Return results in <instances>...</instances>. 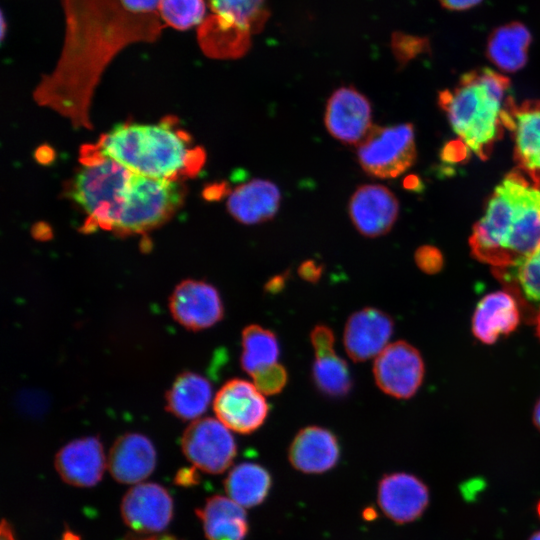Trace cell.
Masks as SVG:
<instances>
[{"label":"cell","mask_w":540,"mask_h":540,"mask_svg":"<svg viewBox=\"0 0 540 540\" xmlns=\"http://www.w3.org/2000/svg\"><path fill=\"white\" fill-rule=\"evenodd\" d=\"M65 16L63 48L55 68L33 90V100L91 129V103L109 63L125 47L156 41L165 28L158 13L135 14L121 0H60Z\"/></svg>","instance_id":"1"},{"label":"cell","mask_w":540,"mask_h":540,"mask_svg":"<svg viewBox=\"0 0 540 540\" xmlns=\"http://www.w3.org/2000/svg\"><path fill=\"white\" fill-rule=\"evenodd\" d=\"M540 245V173L520 167L495 187L469 238L472 256L493 269L509 268Z\"/></svg>","instance_id":"2"},{"label":"cell","mask_w":540,"mask_h":540,"mask_svg":"<svg viewBox=\"0 0 540 540\" xmlns=\"http://www.w3.org/2000/svg\"><path fill=\"white\" fill-rule=\"evenodd\" d=\"M94 145L135 173L172 181L195 178L207 159L205 149L194 143L172 115L156 123L116 124Z\"/></svg>","instance_id":"3"},{"label":"cell","mask_w":540,"mask_h":540,"mask_svg":"<svg viewBox=\"0 0 540 540\" xmlns=\"http://www.w3.org/2000/svg\"><path fill=\"white\" fill-rule=\"evenodd\" d=\"M510 80L488 68L464 74L456 87L440 93L439 102L454 132L481 159H487L501 136Z\"/></svg>","instance_id":"4"},{"label":"cell","mask_w":540,"mask_h":540,"mask_svg":"<svg viewBox=\"0 0 540 540\" xmlns=\"http://www.w3.org/2000/svg\"><path fill=\"white\" fill-rule=\"evenodd\" d=\"M80 167L66 196L85 214L82 231H113L133 171L102 154L94 143L80 148Z\"/></svg>","instance_id":"5"},{"label":"cell","mask_w":540,"mask_h":540,"mask_svg":"<svg viewBox=\"0 0 540 540\" xmlns=\"http://www.w3.org/2000/svg\"><path fill=\"white\" fill-rule=\"evenodd\" d=\"M181 181L133 173L113 232L120 236L143 234L170 220L183 205Z\"/></svg>","instance_id":"6"},{"label":"cell","mask_w":540,"mask_h":540,"mask_svg":"<svg viewBox=\"0 0 540 540\" xmlns=\"http://www.w3.org/2000/svg\"><path fill=\"white\" fill-rule=\"evenodd\" d=\"M357 158L363 171L376 178H395L407 171L416 160L413 125H373L357 145Z\"/></svg>","instance_id":"7"},{"label":"cell","mask_w":540,"mask_h":540,"mask_svg":"<svg viewBox=\"0 0 540 540\" xmlns=\"http://www.w3.org/2000/svg\"><path fill=\"white\" fill-rule=\"evenodd\" d=\"M181 444L187 459L198 469L211 474L224 472L237 453L229 429L211 417L191 422L183 433Z\"/></svg>","instance_id":"8"},{"label":"cell","mask_w":540,"mask_h":540,"mask_svg":"<svg viewBox=\"0 0 540 540\" xmlns=\"http://www.w3.org/2000/svg\"><path fill=\"white\" fill-rule=\"evenodd\" d=\"M425 374L423 358L414 346L399 340L375 358L373 375L378 388L397 399H409L419 390Z\"/></svg>","instance_id":"9"},{"label":"cell","mask_w":540,"mask_h":540,"mask_svg":"<svg viewBox=\"0 0 540 540\" xmlns=\"http://www.w3.org/2000/svg\"><path fill=\"white\" fill-rule=\"evenodd\" d=\"M213 410L228 429L250 434L265 422L269 406L257 387L246 380H228L216 393Z\"/></svg>","instance_id":"10"},{"label":"cell","mask_w":540,"mask_h":540,"mask_svg":"<svg viewBox=\"0 0 540 540\" xmlns=\"http://www.w3.org/2000/svg\"><path fill=\"white\" fill-rule=\"evenodd\" d=\"M324 124L335 139L358 145L373 126L370 101L353 86L339 87L327 101Z\"/></svg>","instance_id":"11"},{"label":"cell","mask_w":540,"mask_h":540,"mask_svg":"<svg viewBox=\"0 0 540 540\" xmlns=\"http://www.w3.org/2000/svg\"><path fill=\"white\" fill-rule=\"evenodd\" d=\"M169 309L180 325L193 331L215 325L224 314L218 290L207 282L193 279L184 280L175 287Z\"/></svg>","instance_id":"12"},{"label":"cell","mask_w":540,"mask_h":540,"mask_svg":"<svg viewBox=\"0 0 540 540\" xmlns=\"http://www.w3.org/2000/svg\"><path fill=\"white\" fill-rule=\"evenodd\" d=\"M348 212L354 227L365 237L387 234L397 220L399 202L380 184H364L352 194Z\"/></svg>","instance_id":"13"},{"label":"cell","mask_w":540,"mask_h":540,"mask_svg":"<svg viewBox=\"0 0 540 540\" xmlns=\"http://www.w3.org/2000/svg\"><path fill=\"white\" fill-rule=\"evenodd\" d=\"M391 316L374 307H365L351 314L346 321L343 343L354 362H364L378 356L393 334Z\"/></svg>","instance_id":"14"},{"label":"cell","mask_w":540,"mask_h":540,"mask_svg":"<svg viewBox=\"0 0 540 540\" xmlns=\"http://www.w3.org/2000/svg\"><path fill=\"white\" fill-rule=\"evenodd\" d=\"M378 504L383 513L398 524L415 521L426 510L429 490L418 477L404 472L385 475L379 482Z\"/></svg>","instance_id":"15"},{"label":"cell","mask_w":540,"mask_h":540,"mask_svg":"<svg viewBox=\"0 0 540 540\" xmlns=\"http://www.w3.org/2000/svg\"><path fill=\"white\" fill-rule=\"evenodd\" d=\"M121 514L124 522L137 532H160L171 521L172 499L162 486L141 483L132 487L124 496Z\"/></svg>","instance_id":"16"},{"label":"cell","mask_w":540,"mask_h":540,"mask_svg":"<svg viewBox=\"0 0 540 540\" xmlns=\"http://www.w3.org/2000/svg\"><path fill=\"white\" fill-rule=\"evenodd\" d=\"M315 352L312 378L321 393L332 398H342L352 388L349 367L334 350L335 337L326 325H317L310 334Z\"/></svg>","instance_id":"17"},{"label":"cell","mask_w":540,"mask_h":540,"mask_svg":"<svg viewBox=\"0 0 540 540\" xmlns=\"http://www.w3.org/2000/svg\"><path fill=\"white\" fill-rule=\"evenodd\" d=\"M504 126L513 134L514 155L519 167L540 173V101L517 105L509 98Z\"/></svg>","instance_id":"18"},{"label":"cell","mask_w":540,"mask_h":540,"mask_svg":"<svg viewBox=\"0 0 540 540\" xmlns=\"http://www.w3.org/2000/svg\"><path fill=\"white\" fill-rule=\"evenodd\" d=\"M106 466L100 441L95 437H84L63 446L55 457V467L68 484L90 487L102 478Z\"/></svg>","instance_id":"19"},{"label":"cell","mask_w":540,"mask_h":540,"mask_svg":"<svg viewBox=\"0 0 540 540\" xmlns=\"http://www.w3.org/2000/svg\"><path fill=\"white\" fill-rule=\"evenodd\" d=\"M292 466L308 474H319L332 469L340 457L336 435L320 426L302 428L292 440L288 450Z\"/></svg>","instance_id":"20"},{"label":"cell","mask_w":540,"mask_h":540,"mask_svg":"<svg viewBox=\"0 0 540 540\" xmlns=\"http://www.w3.org/2000/svg\"><path fill=\"white\" fill-rule=\"evenodd\" d=\"M156 451L144 435L127 433L114 442L107 460L108 469L115 480L135 484L147 478L154 470Z\"/></svg>","instance_id":"21"},{"label":"cell","mask_w":540,"mask_h":540,"mask_svg":"<svg viewBox=\"0 0 540 540\" xmlns=\"http://www.w3.org/2000/svg\"><path fill=\"white\" fill-rule=\"evenodd\" d=\"M521 312L515 297L506 291L485 295L472 316L473 335L484 344L495 343L519 325Z\"/></svg>","instance_id":"22"},{"label":"cell","mask_w":540,"mask_h":540,"mask_svg":"<svg viewBox=\"0 0 540 540\" xmlns=\"http://www.w3.org/2000/svg\"><path fill=\"white\" fill-rule=\"evenodd\" d=\"M280 200L277 185L265 179H252L232 190L226 206L236 221L254 225L271 220L278 212Z\"/></svg>","instance_id":"23"},{"label":"cell","mask_w":540,"mask_h":540,"mask_svg":"<svg viewBox=\"0 0 540 540\" xmlns=\"http://www.w3.org/2000/svg\"><path fill=\"white\" fill-rule=\"evenodd\" d=\"M208 540H244L248 521L242 506L220 495L207 499L197 510Z\"/></svg>","instance_id":"24"},{"label":"cell","mask_w":540,"mask_h":540,"mask_svg":"<svg viewBox=\"0 0 540 540\" xmlns=\"http://www.w3.org/2000/svg\"><path fill=\"white\" fill-rule=\"evenodd\" d=\"M252 34L208 15L197 28V40L209 58L227 60L244 56L251 46Z\"/></svg>","instance_id":"25"},{"label":"cell","mask_w":540,"mask_h":540,"mask_svg":"<svg viewBox=\"0 0 540 540\" xmlns=\"http://www.w3.org/2000/svg\"><path fill=\"white\" fill-rule=\"evenodd\" d=\"M212 387L203 376L194 372L180 374L166 395L167 410L183 420H196L208 408Z\"/></svg>","instance_id":"26"},{"label":"cell","mask_w":540,"mask_h":540,"mask_svg":"<svg viewBox=\"0 0 540 540\" xmlns=\"http://www.w3.org/2000/svg\"><path fill=\"white\" fill-rule=\"evenodd\" d=\"M531 34L520 23H509L494 30L487 44L491 62L506 72L521 69L527 62Z\"/></svg>","instance_id":"27"},{"label":"cell","mask_w":540,"mask_h":540,"mask_svg":"<svg viewBox=\"0 0 540 540\" xmlns=\"http://www.w3.org/2000/svg\"><path fill=\"white\" fill-rule=\"evenodd\" d=\"M272 485L271 475L257 463L243 462L236 465L224 481L229 498L245 508L262 503Z\"/></svg>","instance_id":"28"},{"label":"cell","mask_w":540,"mask_h":540,"mask_svg":"<svg viewBox=\"0 0 540 540\" xmlns=\"http://www.w3.org/2000/svg\"><path fill=\"white\" fill-rule=\"evenodd\" d=\"M242 369L252 375L261 368L277 363L280 349L276 335L258 324L246 326L241 336Z\"/></svg>","instance_id":"29"},{"label":"cell","mask_w":540,"mask_h":540,"mask_svg":"<svg viewBox=\"0 0 540 540\" xmlns=\"http://www.w3.org/2000/svg\"><path fill=\"white\" fill-rule=\"evenodd\" d=\"M215 19L249 31H261L270 15L266 0H209Z\"/></svg>","instance_id":"30"},{"label":"cell","mask_w":540,"mask_h":540,"mask_svg":"<svg viewBox=\"0 0 540 540\" xmlns=\"http://www.w3.org/2000/svg\"><path fill=\"white\" fill-rule=\"evenodd\" d=\"M493 270L502 281L517 282L528 301L540 303V245L517 265Z\"/></svg>","instance_id":"31"},{"label":"cell","mask_w":540,"mask_h":540,"mask_svg":"<svg viewBox=\"0 0 540 540\" xmlns=\"http://www.w3.org/2000/svg\"><path fill=\"white\" fill-rule=\"evenodd\" d=\"M157 13L165 26L185 31L205 19V0H161Z\"/></svg>","instance_id":"32"},{"label":"cell","mask_w":540,"mask_h":540,"mask_svg":"<svg viewBox=\"0 0 540 540\" xmlns=\"http://www.w3.org/2000/svg\"><path fill=\"white\" fill-rule=\"evenodd\" d=\"M251 377L257 389L268 396L280 393L288 381L286 368L278 362L259 369Z\"/></svg>","instance_id":"33"},{"label":"cell","mask_w":540,"mask_h":540,"mask_svg":"<svg viewBox=\"0 0 540 540\" xmlns=\"http://www.w3.org/2000/svg\"><path fill=\"white\" fill-rule=\"evenodd\" d=\"M415 262L427 274H435L443 266V258L440 251L429 245H424L417 249L415 252Z\"/></svg>","instance_id":"34"},{"label":"cell","mask_w":540,"mask_h":540,"mask_svg":"<svg viewBox=\"0 0 540 540\" xmlns=\"http://www.w3.org/2000/svg\"><path fill=\"white\" fill-rule=\"evenodd\" d=\"M323 265L315 260L308 259L303 261L298 267L299 276L307 282L316 283L321 278Z\"/></svg>","instance_id":"35"},{"label":"cell","mask_w":540,"mask_h":540,"mask_svg":"<svg viewBox=\"0 0 540 540\" xmlns=\"http://www.w3.org/2000/svg\"><path fill=\"white\" fill-rule=\"evenodd\" d=\"M161 0H121L123 6L135 14L157 13Z\"/></svg>","instance_id":"36"},{"label":"cell","mask_w":540,"mask_h":540,"mask_svg":"<svg viewBox=\"0 0 540 540\" xmlns=\"http://www.w3.org/2000/svg\"><path fill=\"white\" fill-rule=\"evenodd\" d=\"M232 188L226 181L214 182L208 184L203 190V198L207 201H219L222 198L229 196Z\"/></svg>","instance_id":"37"},{"label":"cell","mask_w":540,"mask_h":540,"mask_svg":"<svg viewBox=\"0 0 540 540\" xmlns=\"http://www.w3.org/2000/svg\"><path fill=\"white\" fill-rule=\"evenodd\" d=\"M288 272L271 277L265 284L264 289L269 293L280 292L286 284Z\"/></svg>","instance_id":"38"},{"label":"cell","mask_w":540,"mask_h":540,"mask_svg":"<svg viewBox=\"0 0 540 540\" xmlns=\"http://www.w3.org/2000/svg\"><path fill=\"white\" fill-rule=\"evenodd\" d=\"M440 3L450 10H466L479 4L482 0H439Z\"/></svg>","instance_id":"39"},{"label":"cell","mask_w":540,"mask_h":540,"mask_svg":"<svg viewBox=\"0 0 540 540\" xmlns=\"http://www.w3.org/2000/svg\"><path fill=\"white\" fill-rule=\"evenodd\" d=\"M175 481L179 485L184 486L196 484L198 482V475L196 474L194 469L184 468L177 473Z\"/></svg>","instance_id":"40"},{"label":"cell","mask_w":540,"mask_h":540,"mask_svg":"<svg viewBox=\"0 0 540 540\" xmlns=\"http://www.w3.org/2000/svg\"><path fill=\"white\" fill-rule=\"evenodd\" d=\"M1 540H15L10 526L5 521L1 525Z\"/></svg>","instance_id":"41"},{"label":"cell","mask_w":540,"mask_h":540,"mask_svg":"<svg viewBox=\"0 0 540 540\" xmlns=\"http://www.w3.org/2000/svg\"><path fill=\"white\" fill-rule=\"evenodd\" d=\"M533 423L536 426V428L540 431V398L538 399L534 407Z\"/></svg>","instance_id":"42"},{"label":"cell","mask_w":540,"mask_h":540,"mask_svg":"<svg viewBox=\"0 0 540 540\" xmlns=\"http://www.w3.org/2000/svg\"><path fill=\"white\" fill-rule=\"evenodd\" d=\"M417 184H418V180L415 176H409L404 181V187L407 189L416 188Z\"/></svg>","instance_id":"43"},{"label":"cell","mask_w":540,"mask_h":540,"mask_svg":"<svg viewBox=\"0 0 540 540\" xmlns=\"http://www.w3.org/2000/svg\"><path fill=\"white\" fill-rule=\"evenodd\" d=\"M129 540H171L170 537H167V536H163V537H149V538H134V539H129Z\"/></svg>","instance_id":"44"},{"label":"cell","mask_w":540,"mask_h":540,"mask_svg":"<svg viewBox=\"0 0 540 540\" xmlns=\"http://www.w3.org/2000/svg\"><path fill=\"white\" fill-rule=\"evenodd\" d=\"M535 322H536V334H537V336H538V338L540 340V309H539V311H538V313L536 315Z\"/></svg>","instance_id":"45"},{"label":"cell","mask_w":540,"mask_h":540,"mask_svg":"<svg viewBox=\"0 0 540 540\" xmlns=\"http://www.w3.org/2000/svg\"><path fill=\"white\" fill-rule=\"evenodd\" d=\"M529 540H540V531H537V532L533 533L530 536Z\"/></svg>","instance_id":"46"},{"label":"cell","mask_w":540,"mask_h":540,"mask_svg":"<svg viewBox=\"0 0 540 540\" xmlns=\"http://www.w3.org/2000/svg\"><path fill=\"white\" fill-rule=\"evenodd\" d=\"M64 540H78V538L74 537V535H72V534H66L64 536Z\"/></svg>","instance_id":"47"},{"label":"cell","mask_w":540,"mask_h":540,"mask_svg":"<svg viewBox=\"0 0 540 540\" xmlns=\"http://www.w3.org/2000/svg\"><path fill=\"white\" fill-rule=\"evenodd\" d=\"M536 511H537L538 517L540 518V500L537 503Z\"/></svg>","instance_id":"48"}]
</instances>
